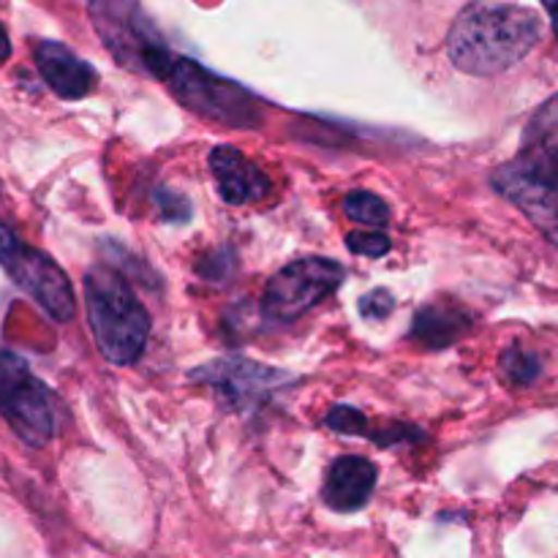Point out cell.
<instances>
[{"label": "cell", "instance_id": "cell-1", "mask_svg": "<svg viewBox=\"0 0 558 558\" xmlns=\"http://www.w3.org/2000/svg\"><path fill=\"white\" fill-rule=\"evenodd\" d=\"M539 36L543 25L534 11L477 0L452 22L447 52L456 69L474 76H494L521 63L537 47Z\"/></svg>", "mask_w": 558, "mask_h": 558}, {"label": "cell", "instance_id": "cell-2", "mask_svg": "<svg viewBox=\"0 0 558 558\" xmlns=\"http://www.w3.org/2000/svg\"><path fill=\"white\" fill-rule=\"evenodd\" d=\"M87 322L104 357L112 365H134L150 336V316L134 289L112 267H93L85 276Z\"/></svg>", "mask_w": 558, "mask_h": 558}, {"label": "cell", "instance_id": "cell-3", "mask_svg": "<svg viewBox=\"0 0 558 558\" xmlns=\"http://www.w3.org/2000/svg\"><path fill=\"white\" fill-rule=\"evenodd\" d=\"M163 80L178 101L202 118L232 129H256L262 123L259 107L243 87L218 80L191 60H174Z\"/></svg>", "mask_w": 558, "mask_h": 558}, {"label": "cell", "instance_id": "cell-4", "mask_svg": "<svg viewBox=\"0 0 558 558\" xmlns=\"http://www.w3.org/2000/svg\"><path fill=\"white\" fill-rule=\"evenodd\" d=\"M0 414L16 436L31 447H44L54 436V412L49 392L27 363L0 347Z\"/></svg>", "mask_w": 558, "mask_h": 558}, {"label": "cell", "instance_id": "cell-5", "mask_svg": "<svg viewBox=\"0 0 558 558\" xmlns=\"http://www.w3.org/2000/svg\"><path fill=\"white\" fill-rule=\"evenodd\" d=\"M0 267L14 278L22 292L41 305L49 319H74L76 300L65 272L47 254L22 243L3 223H0Z\"/></svg>", "mask_w": 558, "mask_h": 558}, {"label": "cell", "instance_id": "cell-6", "mask_svg": "<svg viewBox=\"0 0 558 558\" xmlns=\"http://www.w3.org/2000/svg\"><path fill=\"white\" fill-rule=\"evenodd\" d=\"M343 276L347 270L332 259H322V256L298 259L267 281L262 308L278 322H294L305 311L330 298L343 283Z\"/></svg>", "mask_w": 558, "mask_h": 558}, {"label": "cell", "instance_id": "cell-7", "mask_svg": "<svg viewBox=\"0 0 558 558\" xmlns=\"http://www.w3.org/2000/svg\"><path fill=\"white\" fill-rule=\"evenodd\" d=\"M191 379L199 381V385L213 387V390L221 398H227L232 407L245 409L265 401V398L272 396L278 387L292 381V376H287L283 371L270 368V365L254 363V360L221 357L202 365V368L191 371Z\"/></svg>", "mask_w": 558, "mask_h": 558}, {"label": "cell", "instance_id": "cell-8", "mask_svg": "<svg viewBox=\"0 0 558 558\" xmlns=\"http://www.w3.org/2000/svg\"><path fill=\"white\" fill-rule=\"evenodd\" d=\"M515 163L529 178L558 194V96L548 98L532 114Z\"/></svg>", "mask_w": 558, "mask_h": 558}, {"label": "cell", "instance_id": "cell-9", "mask_svg": "<svg viewBox=\"0 0 558 558\" xmlns=\"http://www.w3.org/2000/svg\"><path fill=\"white\" fill-rule=\"evenodd\" d=\"M494 185L501 196L512 202L550 243L558 245V194L529 178L515 161L494 172Z\"/></svg>", "mask_w": 558, "mask_h": 558}, {"label": "cell", "instance_id": "cell-10", "mask_svg": "<svg viewBox=\"0 0 558 558\" xmlns=\"http://www.w3.org/2000/svg\"><path fill=\"white\" fill-rule=\"evenodd\" d=\"M210 172L218 194L227 205H251L270 191V178L234 147L221 145L210 150Z\"/></svg>", "mask_w": 558, "mask_h": 558}, {"label": "cell", "instance_id": "cell-11", "mask_svg": "<svg viewBox=\"0 0 558 558\" xmlns=\"http://www.w3.org/2000/svg\"><path fill=\"white\" fill-rule=\"evenodd\" d=\"M36 65L54 96L65 98V101L85 98L98 82L93 65H87L85 60L76 58L69 47L58 41L36 44Z\"/></svg>", "mask_w": 558, "mask_h": 558}, {"label": "cell", "instance_id": "cell-12", "mask_svg": "<svg viewBox=\"0 0 558 558\" xmlns=\"http://www.w3.org/2000/svg\"><path fill=\"white\" fill-rule=\"evenodd\" d=\"M376 488V466L368 458L341 456L332 461L330 472L325 477L322 499L336 512H354L368 505L371 494Z\"/></svg>", "mask_w": 558, "mask_h": 558}, {"label": "cell", "instance_id": "cell-13", "mask_svg": "<svg viewBox=\"0 0 558 558\" xmlns=\"http://www.w3.org/2000/svg\"><path fill=\"white\" fill-rule=\"evenodd\" d=\"M472 327L469 316L452 305L430 303L417 311L412 325V338L428 349H447L463 338Z\"/></svg>", "mask_w": 558, "mask_h": 558}, {"label": "cell", "instance_id": "cell-14", "mask_svg": "<svg viewBox=\"0 0 558 558\" xmlns=\"http://www.w3.org/2000/svg\"><path fill=\"white\" fill-rule=\"evenodd\" d=\"M343 210L352 221L365 223V227H387L390 223V207L385 205V199H379L371 191H352V194L343 199Z\"/></svg>", "mask_w": 558, "mask_h": 558}, {"label": "cell", "instance_id": "cell-15", "mask_svg": "<svg viewBox=\"0 0 558 558\" xmlns=\"http://www.w3.org/2000/svg\"><path fill=\"white\" fill-rule=\"evenodd\" d=\"M499 363H501V374H505L512 385L526 387L539 376V360L521 347H512L507 349V352H501Z\"/></svg>", "mask_w": 558, "mask_h": 558}, {"label": "cell", "instance_id": "cell-16", "mask_svg": "<svg viewBox=\"0 0 558 558\" xmlns=\"http://www.w3.org/2000/svg\"><path fill=\"white\" fill-rule=\"evenodd\" d=\"M325 423H327V428L338 430V434L368 436V423H365V417L357 412V409L336 407L330 414H327Z\"/></svg>", "mask_w": 558, "mask_h": 558}, {"label": "cell", "instance_id": "cell-17", "mask_svg": "<svg viewBox=\"0 0 558 558\" xmlns=\"http://www.w3.org/2000/svg\"><path fill=\"white\" fill-rule=\"evenodd\" d=\"M347 245L352 254H363V256H385L390 251V238L381 232H352L347 234Z\"/></svg>", "mask_w": 558, "mask_h": 558}, {"label": "cell", "instance_id": "cell-18", "mask_svg": "<svg viewBox=\"0 0 558 558\" xmlns=\"http://www.w3.org/2000/svg\"><path fill=\"white\" fill-rule=\"evenodd\" d=\"M360 311H363V316H368V319H385L392 311V294L385 292V289H376V292L365 294V298L360 300Z\"/></svg>", "mask_w": 558, "mask_h": 558}, {"label": "cell", "instance_id": "cell-19", "mask_svg": "<svg viewBox=\"0 0 558 558\" xmlns=\"http://www.w3.org/2000/svg\"><path fill=\"white\" fill-rule=\"evenodd\" d=\"M161 213L163 218H172V221H185L189 218V202L183 199L180 194H169V191H163L161 194Z\"/></svg>", "mask_w": 558, "mask_h": 558}, {"label": "cell", "instance_id": "cell-20", "mask_svg": "<svg viewBox=\"0 0 558 558\" xmlns=\"http://www.w3.org/2000/svg\"><path fill=\"white\" fill-rule=\"evenodd\" d=\"M543 5L548 9V16H550V22H554V33L558 38V0H543Z\"/></svg>", "mask_w": 558, "mask_h": 558}, {"label": "cell", "instance_id": "cell-21", "mask_svg": "<svg viewBox=\"0 0 558 558\" xmlns=\"http://www.w3.org/2000/svg\"><path fill=\"white\" fill-rule=\"evenodd\" d=\"M11 54V44H9V36H5L3 25H0V60H9Z\"/></svg>", "mask_w": 558, "mask_h": 558}]
</instances>
